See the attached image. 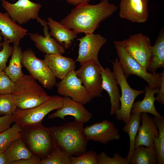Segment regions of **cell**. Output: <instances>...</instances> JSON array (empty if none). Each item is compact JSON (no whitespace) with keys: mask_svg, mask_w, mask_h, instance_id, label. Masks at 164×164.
Wrapping results in <instances>:
<instances>
[{"mask_svg":"<svg viewBox=\"0 0 164 164\" xmlns=\"http://www.w3.org/2000/svg\"><path fill=\"white\" fill-rule=\"evenodd\" d=\"M13 1H15V0H13Z\"/></svg>","mask_w":164,"mask_h":164,"instance_id":"43","label":"cell"},{"mask_svg":"<svg viewBox=\"0 0 164 164\" xmlns=\"http://www.w3.org/2000/svg\"><path fill=\"white\" fill-rule=\"evenodd\" d=\"M2 43V48L0 51V71H4L6 67L8 59L12 53L13 47L6 40L4 39Z\"/></svg>","mask_w":164,"mask_h":164,"instance_id":"35","label":"cell"},{"mask_svg":"<svg viewBox=\"0 0 164 164\" xmlns=\"http://www.w3.org/2000/svg\"><path fill=\"white\" fill-rule=\"evenodd\" d=\"M44 60L56 78L61 80L75 70L76 67L73 59L61 54H45Z\"/></svg>","mask_w":164,"mask_h":164,"instance_id":"21","label":"cell"},{"mask_svg":"<svg viewBox=\"0 0 164 164\" xmlns=\"http://www.w3.org/2000/svg\"><path fill=\"white\" fill-rule=\"evenodd\" d=\"M17 108L12 94H0V116L12 114Z\"/></svg>","mask_w":164,"mask_h":164,"instance_id":"32","label":"cell"},{"mask_svg":"<svg viewBox=\"0 0 164 164\" xmlns=\"http://www.w3.org/2000/svg\"><path fill=\"white\" fill-rule=\"evenodd\" d=\"M48 128L56 148L73 156L86 152L88 140L84 133L83 123L74 120Z\"/></svg>","mask_w":164,"mask_h":164,"instance_id":"2","label":"cell"},{"mask_svg":"<svg viewBox=\"0 0 164 164\" xmlns=\"http://www.w3.org/2000/svg\"><path fill=\"white\" fill-rule=\"evenodd\" d=\"M91 0H66L69 4L73 5H77L80 4L87 2H89Z\"/></svg>","mask_w":164,"mask_h":164,"instance_id":"41","label":"cell"},{"mask_svg":"<svg viewBox=\"0 0 164 164\" xmlns=\"http://www.w3.org/2000/svg\"><path fill=\"white\" fill-rule=\"evenodd\" d=\"M71 156L55 147L50 156L41 160L40 164H71Z\"/></svg>","mask_w":164,"mask_h":164,"instance_id":"31","label":"cell"},{"mask_svg":"<svg viewBox=\"0 0 164 164\" xmlns=\"http://www.w3.org/2000/svg\"><path fill=\"white\" fill-rule=\"evenodd\" d=\"M0 164H10L4 150H0Z\"/></svg>","mask_w":164,"mask_h":164,"instance_id":"40","label":"cell"},{"mask_svg":"<svg viewBox=\"0 0 164 164\" xmlns=\"http://www.w3.org/2000/svg\"><path fill=\"white\" fill-rule=\"evenodd\" d=\"M141 125H139L135 143V149L140 145L148 147L154 145L153 140L157 138L159 132L156 122L153 118L147 112H142Z\"/></svg>","mask_w":164,"mask_h":164,"instance_id":"18","label":"cell"},{"mask_svg":"<svg viewBox=\"0 0 164 164\" xmlns=\"http://www.w3.org/2000/svg\"><path fill=\"white\" fill-rule=\"evenodd\" d=\"M140 114L141 113H139L131 114L130 120L122 128L123 131L128 134L129 138L130 145L129 152L126 158L129 163L135 149V139L141 122Z\"/></svg>","mask_w":164,"mask_h":164,"instance_id":"28","label":"cell"},{"mask_svg":"<svg viewBox=\"0 0 164 164\" xmlns=\"http://www.w3.org/2000/svg\"><path fill=\"white\" fill-rule=\"evenodd\" d=\"M111 61L113 65V72L121 92L120 98V108L116 111L115 114L118 120L123 121L126 124L130 119L131 111L135 98L138 95L145 93V91L135 90L130 87L118 57Z\"/></svg>","mask_w":164,"mask_h":164,"instance_id":"7","label":"cell"},{"mask_svg":"<svg viewBox=\"0 0 164 164\" xmlns=\"http://www.w3.org/2000/svg\"><path fill=\"white\" fill-rule=\"evenodd\" d=\"M14 122L12 114H8L0 116V133L10 127Z\"/></svg>","mask_w":164,"mask_h":164,"instance_id":"37","label":"cell"},{"mask_svg":"<svg viewBox=\"0 0 164 164\" xmlns=\"http://www.w3.org/2000/svg\"><path fill=\"white\" fill-rule=\"evenodd\" d=\"M28 30L13 21L6 12L0 11V33L4 39L13 45H18L21 40L27 34Z\"/></svg>","mask_w":164,"mask_h":164,"instance_id":"20","label":"cell"},{"mask_svg":"<svg viewBox=\"0 0 164 164\" xmlns=\"http://www.w3.org/2000/svg\"><path fill=\"white\" fill-rule=\"evenodd\" d=\"M71 164H98V155L93 150L89 151L79 156H71Z\"/></svg>","mask_w":164,"mask_h":164,"instance_id":"33","label":"cell"},{"mask_svg":"<svg viewBox=\"0 0 164 164\" xmlns=\"http://www.w3.org/2000/svg\"><path fill=\"white\" fill-rule=\"evenodd\" d=\"M63 98L58 95H51L46 101L36 107L25 109L17 108L12 114L14 122L21 127L42 124L47 114L62 107Z\"/></svg>","mask_w":164,"mask_h":164,"instance_id":"6","label":"cell"},{"mask_svg":"<svg viewBox=\"0 0 164 164\" xmlns=\"http://www.w3.org/2000/svg\"><path fill=\"white\" fill-rule=\"evenodd\" d=\"M12 94L17 108L21 109L39 106L46 101L50 97L31 75L24 74L15 82Z\"/></svg>","mask_w":164,"mask_h":164,"instance_id":"3","label":"cell"},{"mask_svg":"<svg viewBox=\"0 0 164 164\" xmlns=\"http://www.w3.org/2000/svg\"><path fill=\"white\" fill-rule=\"evenodd\" d=\"M77 40L80 42L78 56L76 61L80 65L90 61H99L98 54L102 46L106 43V38L99 34H85Z\"/></svg>","mask_w":164,"mask_h":164,"instance_id":"13","label":"cell"},{"mask_svg":"<svg viewBox=\"0 0 164 164\" xmlns=\"http://www.w3.org/2000/svg\"><path fill=\"white\" fill-rule=\"evenodd\" d=\"M149 0H121L119 15L121 19L133 22L144 23L149 17Z\"/></svg>","mask_w":164,"mask_h":164,"instance_id":"14","label":"cell"},{"mask_svg":"<svg viewBox=\"0 0 164 164\" xmlns=\"http://www.w3.org/2000/svg\"><path fill=\"white\" fill-rule=\"evenodd\" d=\"M37 20L43 27L44 36L36 33L29 34L30 38L34 43L36 48L45 54H63L65 52V49L50 35L47 21L40 18Z\"/></svg>","mask_w":164,"mask_h":164,"instance_id":"17","label":"cell"},{"mask_svg":"<svg viewBox=\"0 0 164 164\" xmlns=\"http://www.w3.org/2000/svg\"><path fill=\"white\" fill-rule=\"evenodd\" d=\"M131 164H157V155L154 145H140L135 149L130 162Z\"/></svg>","mask_w":164,"mask_h":164,"instance_id":"27","label":"cell"},{"mask_svg":"<svg viewBox=\"0 0 164 164\" xmlns=\"http://www.w3.org/2000/svg\"><path fill=\"white\" fill-rule=\"evenodd\" d=\"M118 9L109 0H101L94 5L85 2L80 4L62 19L60 23L77 33H94L101 23L112 15Z\"/></svg>","mask_w":164,"mask_h":164,"instance_id":"1","label":"cell"},{"mask_svg":"<svg viewBox=\"0 0 164 164\" xmlns=\"http://www.w3.org/2000/svg\"><path fill=\"white\" fill-rule=\"evenodd\" d=\"M99 63V61L87 62L81 65L77 70H75L77 76L92 99L101 97L103 91Z\"/></svg>","mask_w":164,"mask_h":164,"instance_id":"10","label":"cell"},{"mask_svg":"<svg viewBox=\"0 0 164 164\" xmlns=\"http://www.w3.org/2000/svg\"><path fill=\"white\" fill-rule=\"evenodd\" d=\"M56 85L60 95L69 97L83 104L89 103L92 99L77 76L75 70L70 72Z\"/></svg>","mask_w":164,"mask_h":164,"instance_id":"12","label":"cell"},{"mask_svg":"<svg viewBox=\"0 0 164 164\" xmlns=\"http://www.w3.org/2000/svg\"><path fill=\"white\" fill-rule=\"evenodd\" d=\"M159 88L152 89L147 85L145 88V95L141 101L134 102L131 111V114L134 113L147 112L151 114L154 116L161 118L162 116L156 110L154 102L155 97L154 95L158 92Z\"/></svg>","mask_w":164,"mask_h":164,"instance_id":"23","label":"cell"},{"mask_svg":"<svg viewBox=\"0 0 164 164\" xmlns=\"http://www.w3.org/2000/svg\"><path fill=\"white\" fill-rule=\"evenodd\" d=\"M156 123L159 132L157 138L153 140L154 145L157 155L158 164H164V117L161 118L155 116L153 118Z\"/></svg>","mask_w":164,"mask_h":164,"instance_id":"29","label":"cell"},{"mask_svg":"<svg viewBox=\"0 0 164 164\" xmlns=\"http://www.w3.org/2000/svg\"><path fill=\"white\" fill-rule=\"evenodd\" d=\"M22 64L34 79L51 90L56 85V78L44 60L37 57L31 49L22 52Z\"/></svg>","mask_w":164,"mask_h":164,"instance_id":"8","label":"cell"},{"mask_svg":"<svg viewBox=\"0 0 164 164\" xmlns=\"http://www.w3.org/2000/svg\"><path fill=\"white\" fill-rule=\"evenodd\" d=\"M41 159L34 155L31 157L12 162L10 164H40Z\"/></svg>","mask_w":164,"mask_h":164,"instance_id":"38","label":"cell"},{"mask_svg":"<svg viewBox=\"0 0 164 164\" xmlns=\"http://www.w3.org/2000/svg\"><path fill=\"white\" fill-rule=\"evenodd\" d=\"M15 84L4 71H0V94H12Z\"/></svg>","mask_w":164,"mask_h":164,"instance_id":"36","label":"cell"},{"mask_svg":"<svg viewBox=\"0 0 164 164\" xmlns=\"http://www.w3.org/2000/svg\"><path fill=\"white\" fill-rule=\"evenodd\" d=\"M4 9L14 22L19 24L26 23L31 19L37 20L41 4L30 0H18L14 3L1 0Z\"/></svg>","mask_w":164,"mask_h":164,"instance_id":"11","label":"cell"},{"mask_svg":"<svg viewBox=\"0 0 164 164\" xmlns=\"http://www.w3.org/2000/svg\"><path fill=\"white\" fill-rule=\"evenodd\" d=\"M22 128L16 124L0 133V150H4L15 139L20 138Z\"/></svg>","mask_w":164,"mask_h":164,"instance_id":"30","label":"cell"},{"mask_svg":"<svg viewBox=\"0 0 164 164\" xmlns=\"http://www.w3.org/2000/svg\"><path fill=\"white\" fill-rule=\"evenodd\" d=\"M98 65L102 78V88L107 92L110 98V114L112 115L120 108L121 94L118 81L114 73L109 68H104L100 62Z\"/></svg>","mask_w":164,"mask_h":164,"instance_id":"19","label":"cell"},{"mask_svg":"<svg viewBox=\"0 0 164 164\" xmlns=\"http://www.w3.org/2000/svg\"><path fill=\"white\" fill-rule=\"evenodd\" d=\"M164 67V30L160 31L155 43L152 46L150 63L147 71L156 72L159 68Z\"/></svg>","mask_w":164,"mask_h":164,"instance_id":"24","label":"cell"},{"mask_svg":"<svg viewBox=\"0 0 164 164\" xmlns=\"http://www.w3.org/2000/svg\"><path fill=\"white\" fill-rule=\"evenodd\" d=\"M5 151L10 164L13 162L29 158L33 155L20 138L12 142Z\"/></svg>","mask_w":164,"mask_h":164,"instance_id":"26","label":"cell"},{"mask_svg":"<svg viewBox=\"0 0 164 164\" xmlns=\"http://www.w3.org/2000/svg\"><path fill=\"white\" fill-rule=\"evenodd\" d=\"M123 41L127 52L147 71L152 49L149 37L140 33L131 35Z\"/></svg>","mask_w":164,"mask_h":164,"instance_id":"9","label":"cell"},{"mask_svg":"<svg viewBox=\"0 0 164 164\" xmlns=\"http://www.w3.org/2000/svg\"><path fill=\"white\" fill-rule=\"evenodd\" d=\"M1 39H2V37L0 33V51H1L2 48V43L1 42Z\"/></svg>","mask_w":164,"mask_h":164,"instance_id":"42","label":"cell"},{"mask_svg":"<svg viewBox=\"0 0 164 164\" xmlns=\"http://www.w3.org/2000/svg\"><path fill=\"white\" fill-rule=\"evenodd\" d=\"M62 107L56 110L54 113L49 115L48 118L52 119L59 118L65 121V117L67 115L72 116L75 121L87 123L93 117L92 114L88 111L82 104L70 98L63 97Z\"/></svg>","mask_w":164,"mask_h":164,"instance_id":"16","label":"cell"},{"mask_svg":"<svg viewBox=\"0 0 164 164\" xmlns=\"http://www.w3.org/2000/svg\"><path fill=\"white\" fill-rule=\"evenodd\" d=\"M47 24L50 29L49 33L65 49H67L71 46L78 34L73 30L70 29L60 22L54 20L51 17L47 18Z\"/></svg>","mask_w":164,"mask_h":164,"instance_id":"22","label":"cell"},{"mask_svg":"<svg viewBox=\"0 0 164 164\" xmlns=\"http://www.w3.org/2000/svg\"><path fill=\"white\" fill-rule=\"evenodd\" d=\"M85 135L89 140L106 144L110 141L120 139L119 130L112 122L104 119L84 128Z\"/></svg>","mask_w":164,"mask_h":164,"instance_id":"15","label":"cell"},{"mask_svg":"<svg viewBox=\"0 0 164 164\" xmlns=\"http://www.w3.org/2000/svg\"><path fill=\"white\" fill-rule=\"evenodd\" d=\"M13 50L9 65L4 70L6 74L14 82L17 81L24 74L22 72V52L20 47L13 45Z\"/></svg>","mask_w":164,"mask_h":164,"instance_id":"25","label":"cell"},{"mask_svg":"<svg viewBox=\"0 0 164 164\" xmlns=\"http://www.w3.org/2000/svg\"><path fill=\"white\" fill-rule=\"evenodd\" d=\"M155 101L162 105L164 104V76L162 78L160 86L157 93Z\"/></svg>","mask_w":164,"mask_h":164,"instance_id":"39","label":"cell"},{"mask_svg":"<svg viewBox=\"0 0 164 164\" xmlns=\"http://www.w3.org/2000/svg\"><path fill=\"white\" fill-rule=\"evenodd\" d=\"M126 158L115 153L113 157L108 156L104 151L98 155V164H129Z\"/></svg>","mask_w":164,"mask_h":164,"instance_id":"34","label":"cell"},{"mask_svg":"<svg viewBox=\"0 0 164 164\" xmlns=\"http://www.w3.org/2000/svg\"><path fill=\"white\" fill-rule=\"evenodd\" d=\"M113 43L116 50L121 67L126 77L134 75L143 79L152 89L159 88L160 86L164 70L161 73H150L145 71L140 64L127 52L123 41L116 40Z\"/></svg>","mask_w":164,"mask_h":164,"instance_id":"5","label":"cell"},{"mask_svg":"<svg viewBox=\"0 0 164 164\" xmlns=\"http://www.w3.org/2000/svg\"><path fill=\"white\" fill-rule=\"evenodd\" d=\"M22 128L20 138L32 154L41 160L48 157L56 147L48 128L42 124Z\"/></svg>","mask_w":164,"mask_h":164,"instance_id":"4","label":"cell"}]
</instances>
